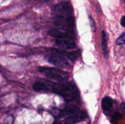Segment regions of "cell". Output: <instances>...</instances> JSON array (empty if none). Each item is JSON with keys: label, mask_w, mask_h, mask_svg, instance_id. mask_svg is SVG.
I'll return each mask as SVG.
<instances>
[{"label": "cell", "mask_w": 125, "mask_h": 124, "mask_svg": "<svg viewBox=\"0 0 125 124\" xmlns=\"http://www.w3.org/2000/svg\"><path fill=\"white\" fill-rule=\"evenodd\" d=\"M48 91L60 95L66 102H70L76 98L77 91L74 86L70 83H56L50 82V85H47Z\"/></svg>", "instance_id": "1"}, {"label": "cell", "mask_w": 125, "mask_h": 124, "mask_svg": "<svg viewBox=\"0 0 125 124\" xmlns=\"http://www.w3.org/2000/svg\"><path fill=\"white\" fill-rule=\"evenodd\" d=\"M54 23L56 25L62 27L68 31L72 32V29L74 25V19L72 15L65 16L57 14L54 19Z\"/></svg>", "instance_id": "2"}, {"label": "cell", "mask_w": 125, "mask_h": 124, "mask_svg": "<svg viewBox=\"0 0 125 124\" xmlns=\"http://www.w3.org/2000/svg\"><path fill=\"white\" fill-rule=\"evenodd\" d=\"M52 11L57 14L65 16L72 15L73 7L69 2H63L55 5L52 8Z\"/></svg>", "instance_id": "3"}, {"label": "cell", "mask_w": 125, "mask_h": 124, "mask_svg": "<svg viewBox=\"0 0 125 124\" xmlns=\"http://www.w3.org/2000/svg\"><path fill=\"white\" fill-rule=\"evenodd\" d=\"M48 61L50 63L59 68H66L68 66V63L66 58L58 53L50 56Z\"/></svg>", "instance_id": "4"}, {"label": "cell", "mask_w": 125, "mask_h": 124, "mask_svg": "<svg viewBox=\"0 0 125 124\" xmlns=\"http://www.w3.org/2000/svg\"><path fill=\"white\" fill-rule=\"evenodd\" d=\"M56 43L59 47L64 49H71L76 47L75 43L72 38H56Z\"/></svg>", "instance_id": "5"}, {"label": "cell", "mask_w": 125, "mask_h": 124, "mask_svg": "<svg viewBox=\"0 0 125 124\" xmlns=\"http://www.w3.org/2000/svg\"><path fill=\"white\" fill-rule=\"evenodd\" d=\"M50 36L56 38H72V32H63L57 29H52L48 32Z\"/></svg>", "instance_id": "6"}, {"label": "cell", "mask_w": 125, "mask_h": 124, "mask_svg": "<svg viewBox=\"0 0 125 124\" xmlns=\"http://www.w3.org/2000/svg\"><path fill=\"white\" fill-rule=\"evenodd\" d=\"M87 117V114L86 112L79 111L78 113H76V114H73V115L68 117L66 119L65 121L66 123H67V124H73L74 123L79 122L83 121L84 119H86Z\"/></svg>", "instance_id": "7"}, {"label": "cell", "mask_w": 125, "mask_h": 124, "mask_svg": "<svg viewBox=\"0 0 125 124\" xmlns=\"http://www.w3.org/2000/svg\"><path fill=\"white\" fill-rule=\"evenodd\" d=\"M55 53H58V54L61 55L65 57L68 58V59L70 60L71 61H74L78 58L79 57L80 53L78 51H74V52H67V51H63V50H60V49H53Z\"/></svg>", "instance_id": "8"}, {"label": "cell", "mask_w": 125, "mask_h": 124, "mask_svg": "<svg viewBox=\"0 0 125 124\" xmlns=\"http://www.w3.org/2000/svg\"><path fill=\"white\" fill-rule=\"evenodd\" d=\"M107 34L105 30H102V48L104 55L106 59L109 58V53L107 50Z\"/></svg>", "instance_id": "9"}, {"label": "cell", "mask_w": 125, "mask_h": 124, "mask_svg": "<svg viewBox=\"0 0 125 124\" xmlns=\"http://www.w3.org/2000/svg\"><path fill=\"white\" fill-rule=\"evenodd\" d=\"M79 112V109L78 107L76 106H69L64 108L61 111L60 115H70L75 114Z\"/></svg>", "instance_id": "10"}, {"label": "cell", "mask_w": 125, "mask_h": 124, "mask_svg": "<svg viewBox=\"0 0 125 124\" xmlns=\"http://www.w3.org/2000/svg\"><path fill=\"white\" fill-rule=\"evenodd\" d=\"M113 105V100L109 97H105L101 101V107L104 111H108L112 108Z\"/></svg>", "instance_id": "11"}, {"label": "cell", "mask_w": 125, "mask_h": 124, "mask_svg": "<svg viewBox=\"0 0 125 124\" xmlns=\"http://www.w3.org/2000/svg\"><path fill=\"white\" fill-rule=\"evenodd\" d=\"M39 71L43 73H57V74H66V73L65 72L59 69H57V68H49V67H39Z\"/></svg>", "instance_id": "12"}, {"label": "cell", "mask_w": 125, "mask_h": 124, "mask_svg": "<svg viewBox=\"0 0 125 124\" xmlns=\"http://www.w3.org/2000/svg\"><path fill=\"white\" fill-rule=\"evenodd\" d=\"M46 76L49 79H52V80H57V81L62 82V81L65 80V77L62 76V75L57 73H46L45 74Z\"/></svg>", "instance_id": "13"}, {"label": "cell", "mask_w": 125, "mask_h": 124, "mask_svg": "<svg viewBox=\"0 0 125 124\" xmlns=\"http://www.w3.org/2000/svg\"><path fill=\"white\" fill-rule=\"evenodd\" d=\"M33 89L35 91H48V86L44 83L37 82L33 85Z\"/></svg>", "instance_id": "14"}, {"label": "cell", "mask_w": 125, "mask_h": 124, "mask_svg": "<svg viewBox=\"0 0 125 124\" xmlns=\"http://www.w3.org/2000/svg\"><path fill=\"white\" fill-rule=\"evenodd\" d=\"M123 117V115L119 113H115L112 116L111 119V122L112 124H116L118 122V120H120Z\"/></svg>", "instance_id": "15"}, {"label": "cell", "mask_w": 125, "mask_h": 124, "mask_svg": "<svg viewBox=\"0 0 125 124\" xmlns=\"http://www.w3.org/2000/svg\"><path fill=\"white\" fill-rule=\"evenodd\" d=\"M125 44V32L122 33L116 40V44L122 45Z\"/></svg>", "instance_id": "16"}, {"label": "cell", "mask_w": 125, "mask_h": 124, "mask_svg": "<svg viewBox=\"0 0 125 124\" xmlns=\"http://www.w3.org/2000/svg\"><path fill=\"white\" fill-rule=\"evenodd\" d=\"M89 19H90V26H91V27L92 29V30L94 31V32H95L96 31V24H95V22L94 21V18H92V17L90 16L89 17Z\"/></svg>", "instance_id": "17"}, {"label": "cell", "mask_w": 125, "mask_h": 124, "mask_svg": "<svg viewBox=\"0 0 125 124\" xmlns=\"http://www.w3.org/2000/svg\"><path fill=\"white\" fill-rule=\"evenodd\" d=\"M13 121V117H12V116H11V115H9V116H7V117L6 118V119H5V123L7 124H12Z\"/></svg>", "instance_id": "18"}, {"label": "cell", "mask_w": 125, "mask_h": 124, "mask_svg": "<svg viewBox=\"0 0 125 124\" xmlns=\"http://www.w3.org/2000/svg\"><path fill=\"white\" fill-rule=\"evenodd\" d=\"M121 25L125 27V16H124L121 19Z\"/></svg>", "instance_id": "19"}, {"label": "cell", "mask_w": 125, "mask_h": 124, "mask_svg": "<svg viewBox=\"0 0 125 124\" xmlns=\"http://www.w3.org/2000/svg\"><path fill=\"white\" fill-rule=\"evenodd\" d=\"M121 109L125 113V102H122L121 104Z\"/></svg>", "instance_id": "20"}, {"label": "cell", "mask_w": 125, "mask_h": 124, "mask_svg": "<svg viewBox=\"0 0 125 124\" xmlns=\"http://www.w3.org/2000/svg\"><path fill=\"white\" fill-rule=\"evenodd\" d=\"M52 124H61L60 122H57V121H56V122H54L53 123H52Z\"/></svg>", "instance_id": "21"}, {"label": "cell", "mask_w": 125, "mask_h": 124, "mask_svg": "<svg viewBox=\"0 0 125 124\" xmlns=\"http://www.w3.org/2000/svg\"><path fill=\"white\" fill-rule=\"evenodd\" d=\"M43 1H50V0H43Z\"/></svg>", "instance_id": "22"}, {"label": "cell", "mask_w": 125, "mask_h": 124, "mask_svg": "<svg viewBox=\"0 0 125 124\" xmlns=\"http://www.w3.org/2000/svg\"><path fill=\"white\" fill-rule=\"evenodd\" d=\"M67 124V123H66V124Z\"/></svg>", "instance_id": "23"}, {"label": "cell", "mask_w": 125, "mask_h": 124, "mask_svg": "<svg viewBox=\"0 0 125 124\" xmlns=\"http://www.w3.org/2000/svg\"><path fill=\"white\" fill-rule=\"evenodd\" d=\"M124 1H125V0H124Z\"/></svg>", "instance_id": "24"}]
</instances>
